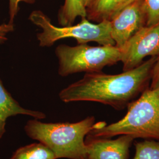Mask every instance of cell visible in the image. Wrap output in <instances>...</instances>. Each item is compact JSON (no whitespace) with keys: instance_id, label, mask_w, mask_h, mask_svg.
<instances>
[{"instance_id":"obj_1","label":"cell","mask_w":159,"mask_h":159,"mask_svg":"<svg viewBox=\"0 0 159 159\" xmlns=\"http://www.w3.org/2000/svg\"><path fill=\"white\" fill-rule=\"evenodd\" d=\"M156 58L150 57L136 68L120 74L87 73L60 91L59 98L66 103L93 102L123 109L150 87Z\"/></svg>"},{"instance_id":"obj_2","label":"cell","mask_w":159,"mask_h":159,"mask_svg":"<svg viewBox=\"0 0 159 159\" xmlns=\"http://www.w3.org/2000/svg\"><path fill=\"white\" fill-rule=\"evenodd\" d=\"M101 123H95L93 116L75 123H44L34 119L27 121L24 130L30 138L50 148L57 159H87L84 138Z\"/></svg>"},{"instance_id":"obj_3","label":"cell","mask_w":159,"mask_h":159,"mask_svg":"<svg viewBox=\"0 0 159 159\" xmlns=\"http://www.w3.org/2000/svg\"><path fill=\"white\" fill-rule=\"evenodd\" d=\"M129 135L159 142V85L148 88L127 106V113L119 121L93 129L92 138H109Z\"/></svg>"},{"instance_id":"obj_4","label":"cell","mask_w":159,"mask_h":159,"mask_svg":"<svg viewBox=\"0 0 159 159\" xmlns=\"http://www.w3.org/2000/svg\"><path fill=\"white\" fill-rule=\"evenodd\" d=\"M29 19L42 30L36 35L39 46L41 47H50L58 41L67 38L74 39L77 44L95 42L100 46H115L109 21L94 24L84 17L76 25L57 26L41 10L31 12Z\"/></svg>"},{"instance_id":"obj_5","label":"cell","mask_w":159,"mask_h":159,"mask_svg":"<svg viewBox=\"0 0 159 159\" xmlns=\"http://www.w3.org/2000/svg\"><path fill=\"white\" fill-rule=\"evenodd\" d=\"M58 73L61 77L81 72H100L106 66L120 61V50L116 46H91L87 44L57 46Z\"/></svg>"},{"instance_id":"obj_6","label":"cell","mask_w":159,"mask_h":159,"mask_svg":"<svg viewBox=\"0 0 159 159\" xmlns=\"http://www.w3.org/2000/svg\"><path fill=\"white\" fill-rule=\"evenodd\" d=\"M120 50L123 71L136 68L146 57H158L159 22L140 30Z\"/></svg>"},{"instance_id":"obj_7","label":"cell","mask_w":159,"mask_h":159,"mask_svg":"<svg viewBox=\"0 0 159 159\" xmlns=\"http://www.w3.org/2000/svg\"><path fill=\"white\" fill-rule=\"evenodd\" d=\"M110 21L115 46L120 48L132 36L147 25L144 0L132 1L117 12Z\"/></svg>"},{"instance_id":"obj_8","label":"cell","mask_w":159,"mask_h":159,"mask_svg":"<svg viewBox=\"0 0 159 159\" xmlns=\"http://www.w3.org/2000/svg\"><path fill=\"white\" fill-rule=\"evenodd\" d=\"M134 139L129 135H121L115 140L87 137V159H127Z\"/></svg>"},{"instance_id":"obj_9","label":"cell","mask_w":159,"mask_h":159,"mask_svg":"<svg viewBox=\"0 0 159 159\" xmlns=\"http://www.w3.org/2000/svg\"><path fill=\"white\" fill-rule=\"evenodd\" d=\"M17 115L29 116L39 120L46 118L43 112L23 107L6 89L0 80V139L6 133L7 119Z\"/></svg>"},{"instance_id":"obj_10","label":"cell","mask_w":159,"mask_h":159,"mask_svg":"<svg viewBox=\"0 0 159 159\" xmlns=\"http://www.w3.org/2000/svg\"><path fill=\"white\" fill-rule=\"evenodd\" d=\"M134 0H93L86 8V18L90 21H110L123 7Z\"/></svg>"},{"instance_id":"obj_11","label":"cell","mask_w":159,"mask_h":159,"mask_svg":"<svg viewBox=\"0 0 159 159\" xmlns=\"http://www.w3.org/2000/svg\"><path fill=\"white\" fill-rule=\"evenodd\" d=\"M87 16L84 0H64L58 14V23L60 26L73 25L77 17Z\"/></svg>"},{"instance_id":"obj_12","label":"cell","mask_w":159,"mask_h":159,"mask_svg":"<svg viewBox=\"0 0 159 159\" xmlns=\"http://www.w3.org/2000/svg\"><path fill=\"white\" fill-rule=\"evenodd\" d=\"M10 159H57L50 148L41 143H34L18 148Z\"/></svg>"},{"instance_id":"obj_13","label":"cell","mask_w":159,"mask_h":159,"mask_svg":"<svg viewBox=\"0 0 159 159\" xmlns=\"http://www.w3.org/2000/svg\"><path fill=\"white\" fill-rule=\"evenodd\" d=\"M135 148L133 159H159V142L151 140L137 142Z\"/></svg>"},{"instance_id":"obj_14","label":"cell","mask_w":159,"mask_h":159,"mask_svg":"<svg viewBox=\"0 0 159 159\" xmlns=\"http://www.w3.org/2000/svg\"><path fill=\"white\" fill-rule=\"evenodd\" d=\"M148 14L147 25H153L159 22V0H144Z\"/></svg>"},{"instance_id":"obj_15","label":"cell","mask_w":159,"mask_h":159,"mask_svg":"<svg viewBox=\"0 0 159 159\" xmlns=\"http://www.w3.org/2000/svg\"><path fill=\"white\" fill-rule=\"evenodd\" d=\"M37 0H9V16L8 23L14 24V21L17 17L20 10V4L24 2L28 4H34Z\"/></svg>"},{"instance_id":"obj_16","label":"cell","mask_w":159,"mask_h":159,"mask_svg":"<svg viewBox=\"0 0 159 159\" xmlns=\"http://www.w3.org/2000/svg\"><path fill=\"white\" fill-rule=\"evenodd\" d=\"M14 30V24L3 23L0 25V46L5 43L7 40L8 34Z\"/></svg>"},{"instance_id":"obj_17","label":"cell","mask_w":159,"mask_h":159,"mask_svg":"<svg viewBox=\"0 0 159 159\" xmlns=\"http://www.w3.org/2000/svg\"><path fill=\"white\" fill-rule=\"evenodd\" d=\"M159 85V56L156 58V60L152 70V79L149 88L154 89Z\"/></svg>"},{"instance_id":"obj_18","label":"cell","mask_w":159,"mask_h":159,"mask_svg":"<svg viewBox=\"0 0 159 159\" xmlns=\"http://www.w3.org/2000/svg\"><path fill=\"white\" fill-rule=\"evenodd\" d=\"M92 1H93V0H84L85 7L87 8L88 6H89V5L91 4V2Z\"/></svg>"}]
</instances>
